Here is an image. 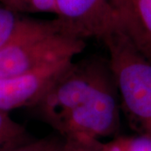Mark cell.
<instances>
[{
  "label": "cell",
  "instance_id": "1",
  "mask_svg": "<svg viewBox=\"0 0 151 151\" xmlns=\"http://www.w3.org/2000/svg\"><path fill=\"white\" fill-rule=\"evenodd\" d=\"M66 139L92 144L119 126L117 88L108 64L100 60L72 62L35 106Z\"/></svg>",
  "mask_w": 151,
  "mask_h": 151
},
{
  "label": "cell",
  "instance_id": "2",
  "mask_svg": "<svg viewBox=\"0 0 151 151\" xmlns=\"http://www.w3.org/2000/svg\"><path fill=\"white\" fill-rule=\"evenodd\" d=\"M85 47V40L65 30L56 18H22L15 34L0 49V79L73 60Z\"/></svg>",
  "mask_w": 151,
  "mask_h": 151
},
{
  "label": "cell",
  "instance_id": "3",
  "mask_svg": "<svg viewBox=\"0 0 151 151\" xmlns=\"http://www.w3.org/2000/svg\"><path fill=\"white\" fill-rule=\"evenodd\" d=\"M103 41L108 65L125 110L151 129V62L119 27Z\"/></svg>",
  "mask_w": 151,
  "mask_h": 151
},
{
  "label": "cell",
  "instance_id": "4",
  "mask_svg": "<svg viewBox=\"0 0 151 151\" xmlns=\"http://www.w3.org/2000/svg\"><path fill=\"white\" fill-rule=\"evenodd\" d=\"M56 19L77 37L103 40L119 27L111 0H55Z\"/></svg>",
  "mask_w": 151,
  "mask_h": 151
},
{
  "label": "cell",
  "instance_id": "5",
  "mask_svg": "<svg viewBox=\"0 0 151 151\" xmlns=\"http://www.w3.org/2000/svg\"><path fill=\"white\" fill-rule=\"evenodd\" d=\"M73 60L47 65L25 74L0 79V110L35 107Z\"/></svg>",
  "mask_w": 151,
  "mask_h": 151
},
{
  "label": "cell",
  "instance_id": "6",
  "mask_svg": "<svg viewBox=\"0 0 151 151\" xmlns=\"http://www.w3.org/2000/svg\"><path fill=\"white\" fill-rule=\"evenodd\" d=\"M117 11L119 29L151 62V0H125Z\"/></svg>",
  "mask_w": 151,
  "mask_h": 151
},
{
  "label": "cell",
  "instance_id": "7",
  "mask_svg": "<svg viewBox=\"0 0 151 151\" xmlns=\"http://www.w3.org/2000/svg\"><path fill=\"white\" fill-rule=\"evenodd\" d=\"M29 140L25 129L11 119L8 112L0 110V151Z\"/></svg>",
  "mask_w": 151,
  "mask_h": 151
},
{
  "label": "cell",
  "instance_id": "8",
  "mask_svg": "<svg viewBox=\"0 0 151 151\" xmlns=\"http://www.w3.org/2000/svg\"><path fill=\"white\" fill-rule=\"evenodd\" d=\"M69 141L63 136H48L37 140H27L5 151H67Z\"/></svg>",
  "mask_w": 151,
  "mask_h": 151
},
{
  "label": "cell",
  "instance_id": "9",
  "mask_svg": "<svg viewBox=\"0 0 151 151\" xmlns=\"http://www.w3.org/2000/svg\"><path fill=\"white\" fill-rule=\"evenodd\" d=\"M0 2L15 12L55 13V0H0Z\"/></svg>",
  "mask_w": 151,
  "mask_h": 151
},
{
  "label": "cell",
  "instance_id": "10",
  "mask_svg": "<svg viewBox=\"0 0 151 151\" xmlns=\"http://www.w3.org/2000/svg\"><path fill=\"white\" fill-rule=\"evenodd\" d=\"M22 17L5 6H0V49L8 43L15 34Z\"/></svg>",
  "mask_w": 151,
  "mask_h": 151
},
{
  "label": "cell",
  "instance_id": "11",
  "mask_svg": "<svg viewBox=\"0 0 151 151\" xmlns=\"http://www.w3.org/2000/svg\"><path fill=\"white\" fill-rule=\"evenodd\" d=\"M127 151H151V135L124 138Z\"/></svg>",
  "mask_w": 151,
  "mask_h": 151
},
{
  "label": "cell",
  "instance_id": "12",
  "mask_svg": "<svg viewBox=\"0 0 151 151\" xmlns=\"http://www.w3.org/2000/svg\"><path fill=\"white\" fill-rule=\"evenodd\" d=\"M97 151H127L124 138H119L100 145Z\"/></svg>",
  "mask_w": 151,
  "mask_h": 151
},
{
  "label": "cell",
  "instance_id": "13",
  "mask_svg": "<svg viewBox=\"0 0 151 151\" xmlns=\"http://www.w3.org/2000/svg\"><path fill=\"white\" fill-rule=\"evenodd\" d=\"M69 141V148L67 151H97L100 145H102L100 141L92 145H83L73 141Z\"/></svg>",
  "mask_w": 151,
  "mask_h": 151
},
{
  "label": "cell",
  "instance_id": "14",
  "mask_svg": "<svg viewBox=\"0 0 151 151\" xmlns=\"http://www.w3.org/2000/svg\"><path fill=\"white\" fill-rule=\"evenodd\" d=\"M125 0H111L113 5L114 6V8L116 9V10H118L119 8L122 6V4H124V2ZM118 12V11H117Z\"/></svg>",
  "mask_w": 151,
  "mask_h": 151
}]
</instances>
